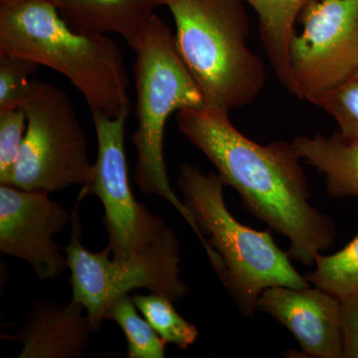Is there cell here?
<instances>
[{
  "mask_svg": "<svg viewBox=\"0 0 358 358\" xmlns=\"http://www.w3.org/2000/svg\"><path fill=\"white\" fill-rule=\"evenodd\" d=\"M179 131L213 164L225 186L236 190L251 215L288 238L289 256L305 265L336 240L333 219L310 203L307 176L293 143L263 145L234 126L229 113L204 105L176 113Z\"/></svg>",
  "mask_w": 358,
  "mask_h": 358,
  "instance_id": "cell-1",
  "label": "cell"
},
{
  "mask_svg": "<svg viewBox=\"0 0 358 358\" xmlns=\"http://www.w3.org/2000/svg\"><path fill=\"white\" fill-rule=\"evenodd\" d=\"M0 54L21 56L63 75L91 112L115 117L131 105L121 47L108 35L73 29L49 0L0 6Z\"/></svg>",
  "mask_w": 358,
  "mask_h": 358,
  "instance_id": "cell-2",
  "label": "cell"
},
{
  "mask_svg": "<svg viewBox=\"0 0 358 358\" xmlns=\"http://www.w3.org/2000/svg\"><path fill=\"white\" fill-rule=\"evenodd\" d=\"M176 181L212 267L242 315L253 319L259 296L270 287L310 286L292 265L288 252L275 245L270 230L252 229L231 214L217 173L205 174L185 164Z\"/></svg>",
  "mask_w": 358,
  "mask_h": 358,
  "instance_id": "cell-3",
  "label": "cell"
},
{
  "mask_svg": "<svg viewBox=\"0 0 358 358\" xmlns=\"http://www.w3.org/2000/svg\"><path fill=\"white\" fill-rule=\"evenodd\" d=\"M179 55L205 105L230 113L254 102L266 84L262 59L249 48L243 0H169Z\"/></svg>",
  "mask_w": 358,
  "mask_h": 358,
  "instance_id": "cell-4",
  "label": "cell"
},
{
  "mask_svg": "<svg viewBox=\"0 0 358 358\" xmlns=\"http://www.w3.org/2000/svg\"><path fill=\"white\" fill-rule=\"evenodd\" d=\"M136 117L131 136L136 148L134 180L145 195L167 200L199 239L192 214L169 182L164 159V131L174 112L205 105L203 95L179 55L176 36L159 16H152L134 48Z\"/></svg>",
  "mask_w": 358,
  "mask_h": 358,
  "instance_id": "cell-5",
  "label": "cell"
},
{
  "mask_svg": "<svg viewBox=\"0 0 358 358\" xmlns=\"http://www.w3.org/2000/svg\"><path fill=\"white\" fill-rule=\"evenodd\" d=\"M79 204L77 200L72 209L70 240L64 252L71 273L72 301L84 306L93 333L102 327L110 306L131 292L148 289L173 303L189 294V286L181 279L180 241L173 228L143 255L128 261L114 260L108 247L92 252L82 244Z\"/></svg>",
  "mask_w": 358,
  "mask_h": 358,
  "instance_id": "cell-6",
  "label": "cell"
},
{
  "mask_svg": "<svg viewBox=\"0 0 358 358\" xmlns=\"http://www.w3.org/2000/svg\"><path fill=\"white\" fill-rule=\"evenodd\" d=\"M21 109L27 127L6 185L48 193L86 185L94 164L89 159L86 131L70 96L34 77Z\"/></svg>",
  "mask_w": 358,
  "mask_h": 358,
  "instance_id": "cell-7",
  "label": "cell"
},
{
  "mask_svg": "<svg viewBox=\"0 0 358 358\" xmlns=\"http://www.w3.org/2000/svg\"><path fill=\"white\" fill-rule=\"evenodd\" d=\"M131 110V105L126 106L115 117L91 112L98 154L89 182L81 187L77 199L96 196L102 202L107 247L117 261L143 255L171 229L131 192L124 150L126 122Z\"/></svg>",
  "mask_w": 358,
  "mask_h": 358,
  "instance_id": "cell-8",
  "label": "cell"
},
{
  "mask_svg": "<svg viewBox=\"0 0 358 358\" xmlns=\"http://www.w3.org/2000/svg\"><path fill=\"white\" fill-rule=\"evenodd\" d=\"M303 31L289 40L296 98L312 103L358 70V0H310L299 16Z\"/></svg>",
  "mask_w": 358,
  "mask_h": 358,
  "instance_id": "cell-9",
  "label": "cell"
},
{
  "mask_svg": "<svg viewBox=\"0 0 358 358\" xmlns=\"http://www.w3.org/2000/svg\"><path fill=\"white\" fill-rule=\"evenodd\" d=\"M72 210L50 193L0 185V252L25 261L40 281L68 268L65 252L54 237L71 224Z\"/></svg>",
  "mask_w": 358,
  "mask_h": 358,
  "instance_id": "cell-10",
  "label": "cell"
},
{
  "mask_svg": "<svg viewBox=\"0 0 358 358\" xmlns=\"http://www.w3.org/2000/svg\"><path fill=\"white\" fill-rule=\"evenodd\" d=\"M257 312L288 329L308 357L343 358L339 299L317 288L275 286L264 289Z\"/></svg>",
  "mask_w": 358,
  "mask_h": 358,
  "instance_id": "cell-11",
  "label": "cell"
},
{
  "mask_svg": "<svg viewBox=\"0 0 358 358\" xmlns=\"http://www.w3.org/2000/svg\"><path fill=\"white\" fill-rule=\"evenodd\" d=\"M92 334L83 305L40 299L32 303L16 338L22 345L18 358H81Z\"/></svg>",
  "mask_w": 358,
  "mask_h": 358,
  "instance_id": "cell-12",
  "label": "cell"
},
{
  "mask_svg": "<svg viewBox=\"0 0 358 358\" xmlns=\"http://www.w3.org/2000/svg\"><path fill=\"white\" fill-rule=\"evenodd\" d=\"M58 13L79 32L114 33L133 50L155 15L157 7L169 0H49Z\"/></svg>",
  "mask_w": 358,
  "mask_h": 358,
  "instance_id": "cell-13",
  "label": "cell"
},
{
  "mask_svg": "<svg viewBox=\"0 0 358 358\" xmlns=\"http://www.w3.org/2000/svg\"><path fill=\"white\" fill-rule=\"evenodd\" d=\"M292 143L301 162L324 174L329 197L358 196L357 138L336 131L329 136H299Z\"/></svg>",
  "mask_w": 358,
  "mask_h": 358,
  "instance_id": "cell-14",
  "label": "cell"
},
{
  "mask_svg": "<svg viewBox=\"0 0 358 358\" xmlns=\"http://www.w3.org/2000/svg\"><path fill=\"white\" fill-rule=\"evenodd\" d=\"M258 16L259 32L275 76L296 96L289 64V40L303 7L310 0H243Z\"/></svg>",
  "mask_w": 358,
  "mask_h": 358,
  "instance_id": "cell-15",
  "label": "cell"
},
{
  "mask_svg": "<svg viewBox=\"0 0 358 358\" xmlns=\"http://www.w3.org/2000/svg\"><path fill=\"white\" fill-rule=\"evenodd\" d=\"M138 310L133 296L127 294L115 301L106 315V320L115 322L126 336L128 343L127 357H166V341Z\"/></svg>",
  "mask_w": 358,
  "mask_h": 358,
  "instance_id": "cell-16",
  "label": "cell"
},
{
  "mask_svg": "<svg viewBox=\"0 0 358 358\" xmlns=\"http://www.w3.org/2000/svg\"><path fill=\"white\" fill-rule=\"evenodd\" d=\"M315 270L305 275L313 287L324 289L338 299L358 291V235L345 248L333 255L317 253Z\"/></svg>",
  "mask_w": 358,
  "mask_h": 358,
  "instance_id": "cell-17",
  "label": "cell"
},
{
  "mask_svg": "<svg viewBox=\"0 0 358 358\" xmlns=\"http://www.w3.org/2000/svg\"><path fill=\"white\" fill-rule=\"evenodd\" d=\"M133 301L166 345L173 343L179 350H187L196 341L199 329L176 312L171 299L155 293L134 294Z\"/></svg>",
  "mask_w": 358,
  "mask_h": 358,
  "instance_id": "cell-18",
  "label": "cell"
},
{
  "mask_svg": "<svg viewBox=\"0 0 358 358\" xmlns=\"http://www.w3.org/2000/svg\"><path fill=\"white\" fill-rule=\"evenodd\" d=\"M40 67L21 56L0 54V110L21 109Z\"/></svg>",
  "mask_w": 358,
  "mask_h": 358,
  "instance_id": "cell-19",
  "label": "cell"
},
{
  "mask_svg": "<svg viewBox=\"0 0 358 358\" xmlns=\"http://www.w3.org/2000/svg\"><path fill=\"white\" fill-rule=\"evenodd\" d=\"M312 103L333 117L343 136L358 138V70Z\"/></svg>",
  "mask_w": 358,
  "mask_h": 358,
  "instance_id": "cell-20",
  "label": "cell"
},
{
  "mask_svg": "<svg viewBox=\"0 0 358 358\" xmlns=\"http://www.w3.org/2000/svg\"><path fill=\"white\" fill-rule=\"evenodd\" d=\"M27 127L23 109L0 110V185H6L20 157Z\"/></svg>",
  "mask_w": 358,
  "mask_h": 358,
  "instance_id": "cell-21",
  "label": "cell"
},
{
  "mask_svg": "<svg viewBox=\"0 0 358 358\" xmlns=\"http://www.w3.org/2000/svg\"><path fill=\"white\" fill-rule=\"evenodd\" d=\"M343 358H358V291L339 299Z\"/></svg>",
  "mask_w": 358,
  "mask_h": 358,
  "instance_id": "cell-22",
  "label": "cell"
},
{
  "mask_svg": "<svg viewBox=\"0 0 358 358\" xmlns=\"http://www.w3.org/2000/svg\"><path fill=\"white\" fill-rule=\"evenodd\" d=\"M25 0H0V6H13L21 3Z\"/></svg>",
  "mask_w": 358,
  "mask_h": 358,
  "instance_id": "cell-23",
  "label": "cell"
}]
</instances>
